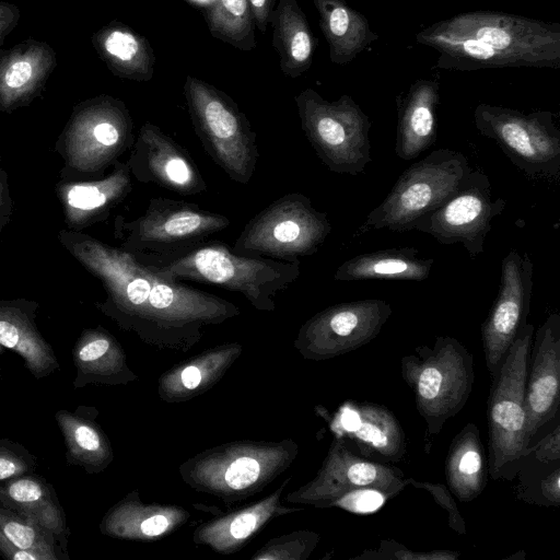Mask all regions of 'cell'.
I'll use <instances>...</instances> for the list:
<instances>
[{"instance_id": "25", "label": "cell", "mask_w": 560, "mask_h": 560, "mask_svg": "<svg viewBox=\"0 0 560 560\" xmlns=\"http://www.w3.org/2000/svg\"><path fill=\"white\" fill-rule=\"evenodd\" d=\"M92 46L117 78L147 82L153 78L156 57L148 38L113 20L93 33Z\"/></svg>"}, {"instance_id": "7", "label": "cell", "mask_w": 560, "mask_h": 560, "mask_svg": "<svg viewBox=\"0 0 560 560\" xmlns=\"http://www.w3.org/2000/svg\"><path fill=\"white\" fill-rule=\"evenodd\" d=\"M184 96L203 148L234 182L248 184L256 170V132L237 104L214 85L186 75Z\"/></svg>"}, {"instance_id": "19", "label": "cell", "mask_w": 560, "mask_h": 560, "mask_svg": "<svg viewBox=\"0 0 560 560\" xmlns=\"http://www.w3.org/2000/svg\"><path fill=\"white\" fill-rule=\"evenodd\" d=\"M56 67V52L46 42L28 38L9 49L0 46V109L28 105Z\"/></svg>"}, {"instance_id": "3", "label": "cell", "mask_w": 560, "mask_h": 560, "mask_svg": "<svg viewBox=\"0 0 560 560\" xmlns=\"http://www.w3.org/2000/svg\"><path fill=\"white\" fill-rule=\"evenodd\" d=\"M164 278L192 280L243 294L257 308H273V298L301 275V261L242 256L220 242H208L175 259L145 265Z\"/></svg>"}, {"instance_id": "2", "label": "cell", "mask_w": 560, "mask_h": 560, "mask_svg": "<svg viewBox=\"0 0 560 560\" xmlns=\"http://www.w3.org/2000/svg\"><path fill=\"white\" fill-rule=\"evenodd\" d=\"M60 241L101 280L107 292L101 308L117 318L212 319L235 310L219 296L162 277L119 247L73 232L61 233Z\"/></svg>"}, {"instance_id": "20", "label": "cell", "mask_w": 560, "mask_h": 560, "mask_svg": "<svg viewBox=\"0 0 560 560\" xmlns=\"http://www.w3.org/2000/svg\"><path fill=\"white\" fill-rule=\"evenodd\" d=\"M406 486L402 470L360 456L342 440L334 444L316 492L335 501L355 489L375 488L394 498Z\"/></svg>"}, {"instance_id": "6", "label": "cell", "mask_w": 560, "mask_h": 560, "mask_svg": "<svg viewBox=\"0 0 560 560\" xmlns=\"http://www.w3.org/2000/svg\"><path fill=\"white\" fill-rule=\"evenodd\" d=\"M119 248L144 265L184 256L231 225L228 217L185 200L155 197L137 219L122 222Z\"/></svg>"}, {"instance_id": "13", "label": "cell", "mask_w": 560, "mask_h": 560, "mask_svg": "<svg viewBox=\"0 0 560 560\" xmlns=\"http://www.w3.org/2000/svg\"><path fill=\"white\" fill-rule=\"evenodd\" d=\"M505 208V200L492 192L481 170L469 172L462 187L443 205L419 219L412 230L431 235L444 245L462 244L475 259L483 245L492 220Z\"/></svg>"}, {"instance_id": "30", "label": "cell", "mask_w": 560, "mask_h": 560, "mask_svg": "<svg viewBox=\"0 0 560 560\" xmlns=\"http://www.w3.org/2000/svg\"><path fill=\"white\" fill-rule=\"evenodd\" d=\"M89 409L83 406L73 411L60 409L55 419L66 444L67 464L93 474L102 469L108 455L101 431L88 418Z\"/></svg>"}, {"instance_id": "12", "label": "cell", "mask_w": 560, "mask_h": 560, "mask_svg": "<svg viewBox=\"0 0 560 560\" xmlns=\"http://www.w3.org/2000/svg\"><path fill=\"white\" fill-rule=\"evenodd\" d=\"M133 124L125 103L98 95L75 106L62 135L63 155L70 167L100 172L132 147Z\"/></svg>"}, {"instance_id": "22", "label": "cell", "mask_w": 560, "mask_h": 560, "mask_svg": "<svg viewBox=\"0 0 560 560\" xmlns=\"http://www.w3.org/2000/svg\"><path fill=\"white\" fill-rule=\"evenodd\" d=\"M439 102L440 84L429 79L416 80L406 94L397 97L395 153L399 159L413 160L435 143Z\"/></svg>"}, {"instance_id": "27", "label": "cell", "mask_w": 560, "mask_h": 560, "mask_svg": "<svg viewBox=\"0 0 560 560\" xmlns=\"http://www.w3.org/2000/svg\"><path fill=\"white\" fill-rule=\"evenodd\" d=\"M433 262V258L420 257L413 247L381 249L346 260L337 268L334 280L423 281L430 277Z\"/></svg>"}, {"instance_id": "28", "label": "cell", "mask_w": 560, "mask_h": 560, "mask_svg": "<svg viewBox=\"0 0 560 560\" xmlns=\"http://www.w3.org/2000/svg\"><path fill=\"white\" fill-rule=\"evenodd\" d=\"M270 24L282 73L291 79L301 77L313 63L317 39L298 0H279L270 13Z\"/></svg>"}, {"instance_id": "41", "label": "cell", "mask_w": 560, "mask_h": 560, "mask_svg": "<svg viewBox=\"0 0 560 560\" xmlns=\"http://www.w3.org/2000/svg\"><path fill=\"white\" fill-rule=\"evenodd\" d=\"M0 559L4 560H48L39 552L25 550L13 545L0 533Z\"/></svg>"}, {"instance_id": "39", "label": "cell", "mask_w": 560, "mask_h": 560, "mask_svg": "<svg viewBox=\"0 0 560 560\" xmlns=\"http://www.w3.org/2000/svg\"><path fill=\"white\" fill-rule=\"evenodd\" d=\"M259 470V464L256 459L241 457L228 468L224 479L230 488L244 489L257 480Z\"/></svg>"}, {"instance_id": "43", "label": "cell", "mask_w": 560, "mask_h": 560, "mask_svg": "<svg viewBox=\"0 0 560 560\" xmlns=\"http://www.w3.org/2000/svg\"><path fill=\"white\" fill-rule=\"evenodd\" d=\"M258 517L255 513H244L235 517L231 524L230 530L234 538L243 539L247 537L256 527Z\"/></svg>"}, {"instance_id": "32", "label": "cell", "mask_w": 560, "mask_h": 560, "mask_svg": "<svg viewBox=\"0 0 560 560\" xmlns=\"http://www.w3.org/2000/svg\"><path fill=\"white\" fill-rule=\"evenodd\" d=\"M515 478L518 500L538 506L559 508L560 459L542 460L526 454Z\"/></svg>"}, {"instance_id": "45", "label": "cell", "mask_w": 560, "mask_h": 560, "mask_svg": "<svg viewBox=\"0 0 560 560\" xmlns=\"http://www.w3.org/2000/svg\"><path fill=\"white\" fill-rule=\"evenodd\" d=\"M10 212V197L5 173L0 170V229Z\"/></svg>"}, {"instance_id": "36", "label": "cell", "mask_w": 560, "mask_h": 560, "mask_svg": "<svg viewBox=\"0 0 560 560\" xmlns=\"http://www.w3.org/2000/svg\"><path fill=\"white\" fill-rule=\"evenodd\" d=\"M458 552L451 550L412 551L404 545L393 540H382L376 550H365L354 559L377 560H454Z\"/></svg>"}, {"instance_id": "21", "label": "cell", "mask_w": 560, "mask_h": 560, "mask_svg": "<svg viewBox=\"0 0 560 560\" xmlns=\"http://www.w3.org/2000/svg\"><path fill=\"white\" fill-rule=\"evenodd\" d=\"M37 307L33 301L0 300V345L19 354L30 373L40 380L60 365L52 347L37 328Z\"/></svg>"}, {"instance_id": "37", "label": "cell", "mask_w": 560, "mask_h": 560, "mask_svg": "<svg viewBox=\"0 0 560 560\" xmlns=\"http://www.w3.org/2000/svg\"><path fill=\"white\" fill-rule=\"evenodd\" d=\"M407 485H411L417 489H422L431 494L433 500L447 513L448 526L458 535L467 533L466 523L460 514L455 499L450 489L440 482L419 481L415 478H407Z\"/></svg>"}, {"instance_id": "46", "label": "cell", "mask_w": 560, "mask_h": 560, "mask_svg": "<svg viewBox=\"0 0 560 560\" xmlns=\"http://www.w3.org/2000/svg\"><path fill=\"white\" fill-rule=\"evenodd\" d=\"M201 381V373L196 366H188L182 372V382L188 389L196 388Z\"/></svg>"}, {"instance_id": "34", "label": "cell", "mask_w": 560, "mask_h": 560, "mask_svg": "<svg viewBox=\"0 0 560 560\" xmlns=\"http://www.w3.org/2000/svg\"><path fill=\"white\" fill-rule=\"evenodd\" d=\"M0 533L16 547L43 553L48 560H69L50 532L1 503Z\"/></svg>"}, {"instance_id": "44", "label": "cell", "mask_w": 560, "mask_h": 560, "mask_svg": "<svg viewBox=\"0 0 560 560\" xmlns=\"http://www.w3.org/2000/svg\"><path fill=\"white\" fill-rule=\"evenodd\" d=\"M168 527V521L163 515H154L141 524V530L143 534L149 536L160 535Z\"/></svg>"}, {"instance_id": "14", "label": "cell", "mask_w": 560, "mask_h": 560, "mask_svg": "<svg viewBox=\"0 0 560 560\" xmlns=\"http://www.w3.org/2000/svg\"><path fill=\"white\" fill-rule=\"evenodd\" d=\"M534 265L527 253L511 249L501 264L500 288L481 326V342L493 378L520 329L527 323Z\"/></svg>"}, {"instance_id": "9", "label": "cell", "mask_w": 560, "mask_h": 560, "mask_svg": "<svg viewBox=\"0 0 560 560\" xmlns=\"http://www.w3.org/2000/svg\"><path fill=\"white\" fill-rule=\"evenodd\" d=\"M301 128L334 173L357 176L371 162V121L350 95L325 100L307 88L294 97Z\"/></svg>"}, {"instance_id": "47", "label": "cell", "mask_w": 560, "mask_h": 560, "mask_svg": "<svg viewBox=\"0 0 560 560\" xmlns=\"http://www.w3.org/2000/svg\"><path fill=\"white\" fill-rule=\"evenodd\" d=\"M4 347L2 345H0V354H2L4 352ZM2 378V371H1V365H0V380Z\"/></svg>"}, {"instance_id": "26", "label": "cell", "mask_w": 560, "mask_h": 560, "mask_svg": "<svg viewBox=\"0 0 560 560\" xmlns=\"http://www.w3.org/2000/svg\"><path fill=\"white\" fill-rule=\"evenodd\" d=\"M332 63L346 66L378 38L368 19L346 0H313Z\"/></svg>"}, {"instance_id": "1", "label": "cell", "mask_w": 560, "mask_h": 560, "mask_svg": "<svg viewBox=\"0 0 560 560\" xmlns=\"http://www.w3.org/2000/svg\"><path fill=\"white\" fill-rule=\"evenodd\" d=\"M451 71L560 67V24L491 10L456 14L416 35Z\"/></svg>"}, {"instance_id": "8", "label": "cell", "mask_w": 560, "mask_h": 560, "mask_svg": "<svg viewBox=\"0 0 560 560\" xmlns=\"http://www.w3.org/2000/svg\"><path fill=\"white\" fill-rule=\"evenodd\" d=\"M470 171L464 153L452 149L432 151L400 174L384 200L368 214L364 226L411 231L419 219L462 187Z\"/></svg>"}, {"instance_id": "4", "label": "cell", "mask_w": 560, "mask_h": 560, "mask_svg": "<svg viewBox=\"0 0 560 560\" xmlns=\"http://www.w3.org/2000/svg\"><path fill=\"white\" fill-rule=\"evenodd\" d=\"M533 336L534 325L526 323L491 378L487 400V462L493 480H514L529 447L525 388Z\"/></svg>"}, {"instance_id": "40", "label": "cell", "mask_w": 560, "mask_h": 560, "mask_svg": "<svg viewBox=\"0 0 560 560\" xmlns=\"http://www.w3.org/2000/svg\"><path fill=\"white\" fill-rule=\"evenodd\" d=\"M21 18L18 5L0 0V46L4 44L5 37L16 27Z\"/></svg>"}, {"instance_id": "42", "label": "cell", "mask_w": 560, "mask_h": 560, "mask_svg": "<svg viewBox=\"0 0 560 560\" xmlns=\"http://www.w3.org/2000/svg\"><path fill=\"white\" fill-rule=\"evenodd\" d=\"M252 10L255 25L265 34L270 23V13L273 10L275 0H247Z\"/></svg>"}, {"instance_id": "5", "label": "cell", "mask_w": 560, "mask_h": 560, "mask_svg": "<svg viewBox=\"0 0 560 560\" xmlns=\"http://www.w3.org/2000/svg\"><path fill=\"white\" fill-rule=\"evenodd\" d=\"M415 351L400 359V373L413 392L430 438L465 407L474 387V357L451 336H439L432 347L420 346Z\"/></svg>"}, {"instance_id": "31", "label": "cell", "mask_w": 560, "mask_h": 560, "mask_svg": "<svg viewBox=\"0 0 560 560\" xmlns=\"http://www.w3.org/2000/svg\"><path fill=\"white\" fill-rule=\"evenodd\" d=\"M205 20L214 38L243 51L256 48V25L247 0H211Z\"/></svg>"}, {"instance_id": "10", "label": "cell", "mask_w": 560, "mask_h": 560, "mask_svg": "<svg viewBox=\"0 0 560 560\" xmlns=\"http://www.w3.org/2000/svg\"><path fill=\"white\" fill-rule=\"evenodd\" d=\"M331 232L327 213L300 192L281 196L253 217L232 252L280 261H301L315 254Z\"/></svg>"}, {"instance_id": "33", "label": "cell", "mask_w": 560, "mask_h": 560, "mask_svg": "<svg viewBox=\"0 0 560 560\" xmlns=\"http://www.w3.org/2000/svg\"><path fill=\"white\" fill-rule=\"evenodd\" d=\"M113 340L101 329L83 330L73 349L72 359L77 369L73 388L107 378L112 368Z\"/></svg>"}, {"instance_id": "38", "label": "cell", "mask_w": 560, "mask_h": 560, "mask_svg": "<svg viewBox=\"0 0 560 560\" xmlns=\"http://www.w3.org/2000/svg\"><path fill=\"white\" fill-rule=\"evenodd\" d=\"M390 495L375 488H360L345 493L334 504L349 512L366 514L380 510Z\"/></svg>"}, {"instance_id": "29", "label": "cell", "mask_w": 560, "mask_h": 560, "mask_svg": "<svg viewBox=\"0 0 560 560\" xmlns=\"http://www.w3.org/2000/svg\"><path fill=\"white\" fill-rule=\"evenodd\" d=\"M488 462L478 427L468 422L451 441L445 460L447 488L460 502L477 499L487 485Z\"/></svg>"}, {"instance_id": "18", "label": "cell", "mask_w": 560, "mask_h": 560, "mask_svg": "<svg viewBox=\"0 0 560 560\" xmlns=\"http://www.w3.org/2000/svg\"><path fill=\"white\" fill-rule=\"evenodd\" d=\"M339 430L362 457L397 463L406 454V436L395 415L385 406L370 401L347 402L339 417Z\"/></svg>"}, {"instance_id": "24", "label": "cell", "mask_w": 560, "mask_h": 560, "mask_svg": "<svg viewBox=\"0 0 560 560\" xmlns=\"http://www.w3.org/2000/svg\"><path fill=\"white\" fill-rule=\"evenodd\" d=\"M0 503L50 532L68 553L66 514L54 487L35 472L0 482Z\"/></svg>"}, {"instance_id": "15", "label": "cell", "mask_w": 560, "mask_h": 560, "mask_svg": "<svg viewBox=\"0 0 560 560\" xmlns=\"http://www.w3.org/2000/svg\"><path fill=\"white\" fill-rule=\"evenodd\" d=\"M131 148L126 164L140 183H152L183 196L207 190L190 154L156 125L144 122Z\"/></svg>"}, {"instance_id": "23", "label": "cell", "mask_w": 560, "mask_h": 560, "mask_svg": "<svg viewBox=\"0 0 560 560\" xmlns=\"http://www.w3.org/2000/svg\"><path fill=\"white\" fill-rule=\"evenodd\" d=\"M131 174L126 162H114L106 177L92 182L62 184L59 188L69 226L81 229L106 217L131 191Z\"/></svg>"}, {"instance_id": "11", "label": "cell", "mask_w": 560, "mask_h": 560, "mask_svg": "<svg viewBox=\"0 0 560 560\" xmlns=\"http://www.w3.org/2000/svg\"><path fill=\"white\" fill-rule=\"evenodd\" d=\"M558 116L549 110L523 113L480 103L474 110L479 133L493 140L506 158L528 178L560 179V130Z\"/></svg>"}, {"instance_id": "16", "label": "cell", "mask_w": 560, "mask_h": 560, "mask_svg": "<svg viewBox=\"0 0 560 560\" xmlns=\"http://www.w3.org/2000/svg\"><path fill=\"white\" fill-rule=\"evenodd\" d=\"M560 315L550 314L534 331L526 388V432L529 446L540 432L559 418Z\"/></svg>"}, {"instance_id": "35", "label": "cell", "mask_w": 560, "mask_h": 560, "mask_svg": "<svg viewBox=\"0 0 560 560\" xmlns=\"http://www.w3.org/2000/svg\"><path fill=\"white\" fill-rule=\"evenodd\" d=\"M36 466V456L24 445L0 438V482L32 474Z\"/></svg>"}, {"instance_id": "17", "label": "cell", "mask_w": 560, "mask_h": 560, "mask_svg": "<svg viewBox=\"0 0 560 560\" xmlns=\"http://www.w3.org/2000/svg\"><path fill=\"white\" fill-rule=\"evenodd\" d=\"M392 312L390 304L378 299L339 303L315 315L305 336L317 354H343L376 338Z\"/></svg>"}]
</instances>
